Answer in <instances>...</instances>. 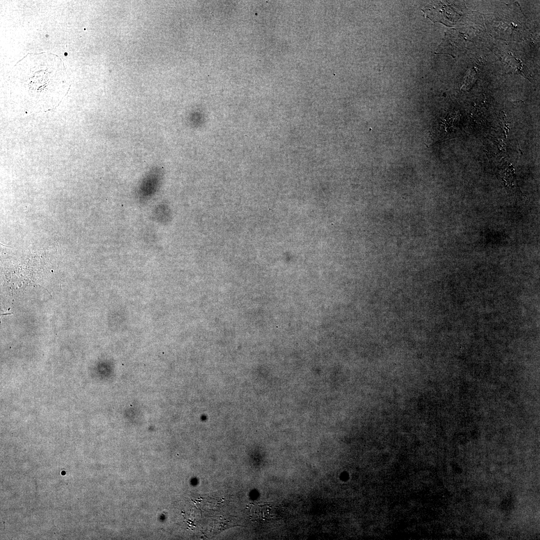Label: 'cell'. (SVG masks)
Instances as JSON below:
<instances>
[{
    "label": "cell",
    "mask_w": 540,
    "mask_h": 540,
    "mask_svg": "<svg viewBox=\"0 0 540 540\" xmlns=\"http://www.w3.org/2000/svg\"><path fill=\"white\" fill-rule=\"evenodd\" d=\"M70 86L62 60L48 52L28 54L14 66L10 76L12 98L28 111L54 108Z\"/></svg>",
    "instance_id": "cell-1"
},
{
    "label": "cell",
    "mask_w": 540,
    "mask_h": 540,
    "mask_svg": "<svg viewBox=\"0 0 540 540\" xmlns=\"http://www.w3.org/2000/svg\"><path fill=\"white\" fill-rule=\"evenodd\" d=\"M164 176V168L155 166L151 168L142 178L138 190L140 199L148 200L158 190Z\"/></svg>",
    "instance_id": "cell-2"
}]
</instances>
